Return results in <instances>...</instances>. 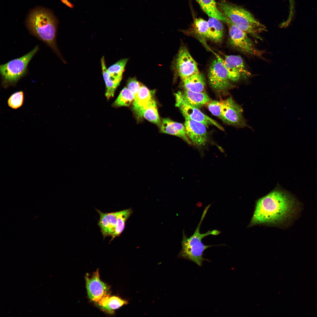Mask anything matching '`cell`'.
Segmentation results:
<instances>
[{"instance_id": "31", "label": "cell", "mask_w": 317, "mask_h": 317, "mask_svg": "<svg viewBox=\"0 0 317 317\" xmlns=\"http://www.w3.org/2000/svg\"><path fill=\"white\" fill-rule=\"evenodd\" d=\"M289 2V14L287 20L282 23L281 27H287L289 25L294 16V0H288Z\"/></svg>"}, {"instance_id": "8", "label": "cell", "mask_w": 317, "mask_h": 317, "mask_svg": "<svg viewBox=\"0 0 317 317\" xmlns=\"http://www.w3.org/2000/svg\"><path fill=\"white\" fill-rule=\"evenodd\" d=\"M221 119L226 124L239 128H251L243 115L242 107L232 97L222 100Z\"/></svg>"}, {"instance_id": "23", "label": "cell", "mask_w": 317, "mask_h": 317, "mask_svg": "<svg viewBox=\"0 0 317 317\" xmlns=\"http://www.w3.org/2000/svg\"><path fill=\"white\" fill-rule=\"evenodd\" d=\"M153 98L152 92L145 86L141 85L137 95L133 102V110L135 112L147 104Z\"/></svg>"}, {"instance_id": "2", "label": "cell", "mask_w": 317, "mask_h": 317, "mask_svg": "<svg viewBox=\"0 0 317 317\" xmlns=\"http://www.w3.org/2000/svg\"><path fill=\"white\" fill-rule=\"evenodd\" d=\"M58 24L57 19L51 11L40 8L31 11L26 22L31 34L48 46L65 63L56 43Z\"/></svg>"}, {"instance_id": "7", "label": "cell", "mask_w": 317, "mask_h": 317, "mask_svg": "<svg viewBox=\"0 0 317 317\" xmlns=\"http://www.w3.org/2000/svg\"><path fill=\"white\" fill-rule=\"evenodd\" d=\"M208 77L210 85L218 92H226L235 87L230 83L223 60L219 57L211 64Z\"/></svg>"}, {"instance_id": "14", "label": "cell", "mask_w": 317, "mask_h": 317, "mask_svg": "<svg viewBox=\"0 0 317 317\" xmlns=\"http://www.w3.org/2000/svg\"><path fill=\"white\" fill-rule=\"evenodd\" d=\"M96 210L100 215L98 225L104 238L112 237L115 232L117 225V212L104 213L97 209Z\"/></svg>"}, {"instance_id": "3", "label": "cell", "mask_w": 317, "mask_h": 317, "mask_svg": "<svg viewBox=\"0 0 317 317\" xmlns=\"http://www.w3.org/2000/svg\"><path fill=\"white\" fill-rule=\"evenodd\" d=\"M210 205V204L208 205L205 208L200 221L193 235L188 238L185 234L184 230L183 231L182 248L178 254L179 258L193 262L199 267L202 265L203 261H209L208 259L203 257V252L208 248L216 246L205 245L202 242V239L208 235H217L220 233L217 230H209L204 233H201L200 232L201 224Z\"/></svg>"}, {"instance_id": "24", "label": "cell", "mask_w": 317, "mask_h": 317, "mask_svg": "<svg viewBox=\"0 0 317 317\" xmlns=\"http://www.w3.org/2000/svg\"><path fill=\"white\" fill-rule=\"evenodd\" d=\"M132 213L131 208L117 212V224L115 231L111 237L112 241L117 237L119 236L124 230L126 221Z\"/></svg>"}, {"instance_id": "13", "label": "cell", "mask_w": 317, "mask_h": 317, "mask_svg": "<svg viewBox=\"0 0 317 317\" xmlns=\"http://www.w3.org/2000/svg\"><path fill=\"white\" fill-rule=\"evenodd\" d=\"M185 118L186 133L192 143L197 146L204 145L208 139L206 127L201 122Z\"/></svg>"}, {"instance_id": "5", "label": "cell", "mask_w": 317, "mask_h": 317, "mask_svg": "<svg viewBox=\"0 0 317 317\" xmlns=\"http://www.w3.org/2000/svg\"><path fill=\"white\" fill-rule=\"evenodd\" d=\"M38 50L39 47L36 45L22 56L0 65L1 84L3 87L7 88L15 86L18 81L26 75L28 64Z\"/></svg>"}, {"instance_id": "30", "label": "cell", "mask_w": 317, "mask_h": 317, "mask_svg": "<svg viewBox=\"0 0 317 317\" xmlns=\"http://www.w3.org/2000/svg\"><path fill=\"white\" fill-rule=\"evenodd\" d=\"M141 85L135 78H130L128 80L127 88L133 94L134 99L137 96Z\"/></svg>"}, {"instance_id": "1", "label": "cell", "mask_w": 317, "mask_h": 317, "mask_svg": "<svg viewBox=\"0 0 317 317\" xmlns=\"http://www.w3.org/2000/svg\"><path fill=\"white\" fill-rule=\"evenodd\" d=\"M294 200L286 193L274 190L257 202L249 227L259 224L279 226L296 211Z\"/></svg>"}, {"instance_id": "25", "label": "cell", "mask_w": 317, "mask_h": 317, "mask_svg": "<svg viewBox=\"0 0 317 317\" xmlns=\"http://www.w3.org/2000/svg\"><path fill=\"white\" fill-rule=\"evenodd\" d=\"M134 98L132 92L127 87H125L121 90L112 106L115 107L129 106L133 102Z\"/></svg>"}, {"instance_id": "16", "label": "cell", "mask_w": 317, "mask_h": 317, "mask_svg": "<svg viewBox=\"0 0 317 317\" xmlns=\"http://www.w3.org/2000/svg\"><path fill=\"white\" fill-rule=\"evenodd\" d=\"M180 92L182 98L186 102L198 109L212 100L205 92H195L185 90L183 92Z\"/></svg>"}, {"instance_id": "29", "label": "cell", "mask_w": 317, "mask_h": 317, "mask_svg": "<svg viewBox=\"0 0 317 317\" xmlns=\"http://www.w3.org/2000/svg\"><path fill=\"white\" fill-rule=\"evenodd\" d=\"M207 105L209 110L211 113L221 119L222 101L212 100Z\"/></svg>"}, {"instance_id": "9", "label": "cell", "mask_w": 317, "mask_h": 317, "mask_svg": "<svg viewBox=\"0 0 317 317\" xmlns=\"http://www.w3.org/2000/svg\"><path fill=\"white\" fill-rule=\"evenodd\" d=\"M175 96L176 105L180 109L184 118L201 122L207 128L210 125H213L221 130L224 131L223 127L217 122L203 114L199 109L186 102L182 98L180 92L176 93Z\"/></svg>"}, {"instance_id": "26", "label": "cell", "mask_w": 317, "mask_h": 317, "mask_svg": "<svg viewBox=\"0 0 317 317\" xmlns=\"http://www.w3.org/2000/svg\"><path fill=\"white\" fill-rule=\"evenodd\" d=\"M24 97V93L23 91L14 92L8 98L7 103L8 106L14 109L20 108L23 105Z\"/></svg>"}, {"instance_id": "17", "label": "cell", "mask_w": 317, "mask_h": 317, "mask_svg": "<svg viewBox=\"0 0 317 317\" xmlns=\"http://www.w3.org/2000/svg\"><path fill=\"white\" fill-rule=\"evenodd\" d=\"M141 117H144L148 121L160 126L161 121L158 114L156 102L153 98L146 105L135 112Z\"/></svg>"}, {"instance_id": "32", "label": "cell", "mask_w": 317, "mask_h": 317, "mask_svg": "<svg viewBox=\"0 0 317 317\" xmlns=\"http://www.w3.org/2000/svg\"><path fill=\"white\" fill-rule=\"evenodd\" d=\"M61 2L66 5L68 7L73 9L74 6L73 4L71 3L68 0H60Z\"/></svg>"}, {"instance_id": "22", "label": "cell", "mask_w": 317, "mask_h": 317, "mask_svg": "<svg viewBox=\"0 0 317 317\" xmlns=\"http://www.w3.org/2000/svg\"><path fill=\"white\" fill-rule=\"evenodd\" d=\"M208 38L216 43L220 42L223 38L224 27L220 21L210 17L208 21Z\"/></svg>"}, {"instance_id": "11", "label": "cell", "mask_w": 317, "mask_h": 317, "mask_svg": "<svg viewBox=\"0 0 317 317\" xmlns=\"http://www.w3.org/2000/svg\"><path fill=\"white\" fill-rule=\"evenodd\" d=\"M176 69L182 80L199 71L197 64L185 46L180 47L176 58Z\"/></svg>"}, {"instance_id": "4", "label": "cell", "mask_w": 317, "mask_h": 317, "mask_svg": "<svg viewBox=\"0 0 317 317\" xmlns=\"http://www.w3.org/2000/svg\"><path fill=\"white\" fill-rule=\"evenodd\" d=\"M220 11L235 25L247 34L262 40L259 33L267 31L266 26L243 7L225 1L219 3Z\"/></svg>"}, {"instance_id": "19", "label": "cell", "mask_w": 317, "mask_h": 317, "mask_svg": "<svg viewBox=\"0 0 317 317\" xmlns=\"http://www.w3.org/2000/svg\"><path fill=\"white\" fill-rule=\"evenodd\" d=\"M182 80L185 90L195 92H205V80L199 71Z\"/></svg>"}, {"instance_id": "21", "label": "cell", "mask_w": 317, "mask_h": 317, "mask_svg": "<svg viewBox=\"0 0 317 317\" xmlns=\"http://www.w3.org/2000/svg\"><path fill=\"white\" fill-rule=\"evenodd\" d=\"M203 11L210 17L225 22L227 18L219 10L215 0H195Z\"/></svg>"}, {"instance_id": "12", "label": "cell", "mask_w": 317, "mask_h": 317, "mask_svg": "<svg viewBox=\"0 0 317 317\" xmlns=\"http://www.w3.org/2000/svg\"><path fill=\"white\" fill-rule=\"evenodd\" d=\"M88 297L92 301L97 303L105 296L109 294L108 286L100 279L98 270L91 277H85Z\"/></svg>"}, {"instance_id": "18", "label": "cell", "mask_w": 317, "mask_h": 317, "mask_svg": "<svg viewBox=\"0 0 317 317\" xmlns=\"http://www.w3.org/2000/svg\"><path fill=\"white\" fill-rule=\"evenodd\" d=\"M102 74L106 85L105 96L107 99L113 96L117 87L119 85L122 79L111 76L107 68L104 56L101 60Z\"/></svg>"}, {"instance_id": "6", "label": "cell", "mask_w": 317, "mask_h": 317, "mask_svg": "<svg viewBox=\"0 0 317 317\" xmlns=\"http://www.w3.org/2000/svg\"><path fill=\"white\" fill-rule=\"evenodd\" d=\"M225 23L228 28L230 43L233 47L244 54L263 57V52L256 48L247 33L227 18Z\"/></svg>"}, {"instance_id": "15", "label": "cell", "mask_w": 317, "mask_h": 317, "mask_svg": "<svg viewBox=\"0 0 317 317\" xmlns=\"http://www.w3.org/2000/svg\"><path fill=\"white\" fill-rule=\"evenodd\" d=\"M161 131L178 136L189 144L192 143L188 136L184 125L172 120L168 118L162 119L160 126Z\"/></svg>"}, {"instance_id": "20", "label": "cell", "mask_w": 317, "mask_h": 317, "mask_svg": "<svg viewBox=\"0 0 317 317\" xmlns=\"http://www.w3.org/2000/svg\"><path fill=\"white\" fill-rule=\"evenodd\" d=\"M97 303L102 310L108 313H112L115 310L127 304L128 302L118 296H110L109 294Z\"/></svg>"}, {"instance_id": "27", "label": "cell", "mask_w": 317, "mask_h": 317, "mask_svg": "<svg viewBox=\"0 0 317 317\" xmlns=\"http://www.w3.org/2000/svg\"><path fill=\"white\" fill-rule=\"evenodd\" d=\"M127 61V58L121 59L110 66L108 68L110 75L115 78L122 79V74Z\"/></svg>"}, {"instance_id": "10", "label": "cell", "mask_w": 317, "mask_h": 317, "mask_svg": "<svg viewBox=\"0 0 317 317\" xmlns=\"http://www.w3.org/2000/svg\"><path fill=\"white\" fill-rule=\"evenodd\" d=\"M223 62L230 80L236 82L247 79L251 76V72L247 69L240 56L225 55Z\"/></svg>"}, {"instance_id": "28", "label": "cell", "mask_w": 317, "mask_h": 317, "mask_svg": "<svg viewBox=\"0 0 317 317\" xmlns=\"http://www.w3.org/2000/svg\"><path fill=\"white\" fill-rule=\"evenodd\" d=\"M194 26L196 31L200 35L208 38V21L199 18H196L194 21Z\"/></svg>"}]
</instances>
